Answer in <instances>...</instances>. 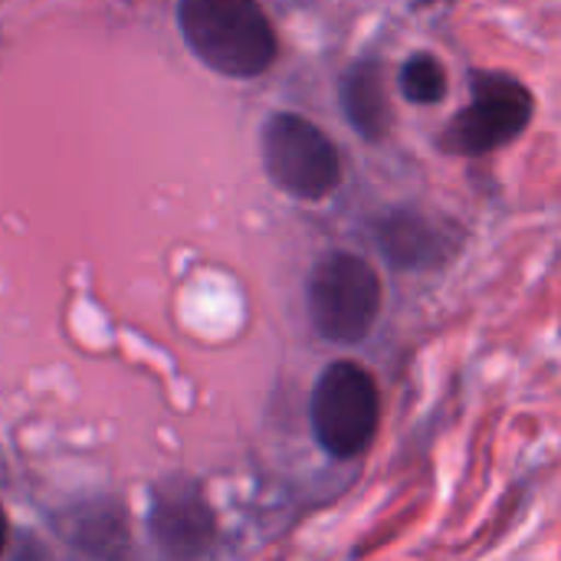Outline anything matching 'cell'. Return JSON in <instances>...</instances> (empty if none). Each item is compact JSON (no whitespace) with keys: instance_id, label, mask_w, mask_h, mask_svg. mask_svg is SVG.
I'll list each match as a JSON object with an SVG mask.
<instances>
[{"instance_id":"cell-1","label":"cell","mask_w":561,"mask_h":561,"mask_svg":"<svg viewBox=\"0 0 561 561\" xmlns=\"http://www.w3.org/2000/svg\"><path fill=\"white\" fill-rule=\"evenodd\" d=\"M178 30L191 53L227 79H256L279 53L256 0H178Z\"/></svg>"},{"instance_id":"cell-2","label":"cell","mask_w":561,"mask_h":561,"mask_svg":"<svg viewBox=\"0 0 561 561\" xmlns=\"http://www.w3.org/2000/svg\"><path fill=\"white\" fill-rule=\"evenodd\" d=\"M306 306L316 332L332 345H358L381 316V279L355 253H325L306 286Z\"/></svg>"},{"instance_id":"cell-3","label":"cell","mask_w":561,"mask_h":561,"mask_svg":"<svg viewBox=\"0 0 561 561\" xmlns=\"http://www.w3.org/2000/svg\"><path fill=\"white\" fill-rule=\"evenodd\" d=\"M312 434L335 460L362 457L381 424V394L368 368L355 362H332L312 388Z\"/></svg>"},{"instance_id":"cell-4","label":"cell","mask_w":561,"mask_h":561,"mask_svg":"<svg viewBox=\"0 0 561 561\" xmlns=\"http://www.w3.org/2000/svg\"><path fill=\"white\" fill-rule=\"evenodd\" d=\"M263 164L270 181L296 201H322L342 184L335 141L296 112L270 115L263 128Z\"/></svg>"},{"instance_id":"cell-5","label":"cell","mask_w":561,"mask_h":561,"mask_svg":"<svg viewBox=\"0 0 561 561\" xmlns=\"http://www.w3.org/2000/svg\"><path fill=\"white\" fill-rule=\"evenodd\" d=\"M536 115L533 92L510 72L477 69L470 79V105L450 118L440 148L450 154H490L516 141Z\"/></svg>"},{"instance_id":"cell-6","label":"cell","mask_w":561,"mask_h":561,"mask_svg":"<svg viewBox=\"0 0 561 561\" xmlns=\"http://www.w3.org/2000/svg\"><path fill=\"white\" fill-rule=\"evenodd\" d=\"M375 240L385 260L398 270L427 273L450 263L460 253L463 230L437 214H424L414 207H398L378 217Z\"/></svg>"},{"instance_id":"cell-7","label":"cell","mask_w":561,"mask_h":561,"mask_svg":"<svg viewBox=\"0 0 561 561\" xmlns=\"http://www.w3.org/2000/svg\"><path fill=\"white\" fill-rule=\"evenodd\" d=\"M148 526L154 542L178 561H194L207 556L214 546V513L191 483H168L154 493Z\"/></svg>"},{"instance_id":"cell-8","label":"cell","mask_w":561,"mask_h":561,"mask_svg":"<svg viewBox=\"0 0 561 561\" xmlns=\"http://www.w3.org/2000/svg\"><path fill=\"white\" fill-rule=\"evenodd\" d=\"M339 102L348 118V125L365 138V141H381L391 128V102H388V85H385V66L378 59H362L355 62L339 85Z\"/></svg>"},{"instance_id":"cell-9","label":"cell","mask_w":561,"mask_h":561,"mask_svg":"<svg viewBox=\"0 0 561 561\" xmlns=\"http://www.w3.org/2000/svg\"><path fill=\"white\" fill-rule=\"evenodd\" d=\"M401 95L414 105H437L447 99V69L431 53H414L398 76Z\"/></svg>"},{"instance_id":"cell-10","label":"cell","mask_w":561,"mask_h":561,"mask_svg":"<svg viewBox=\"0 0 561 561\" xmlns=\"http://www.w3.org/2000/svg\"><path fill=\"white\" fill-rule=\"evenodd\" d=\"M122 523L115 513L108 510H82L76 513V526H72V542H79L82 549L102 556V559H115L122 549H125V539H122Z\"/></svg>"},{"instance_id":"cell-11","label":"cell","mask_w":561,"mask_h":561,"mask_svg":"<svg viewBox=\"0 0 561 561\" xmlns=\"http://www.w3.org/2000/svg\"><path fill=\"white\" fill-rule=\"evenodd\" d=\"M3 549H7V516L0 510V556H3Z\"/></svg>"}]
</instances>
